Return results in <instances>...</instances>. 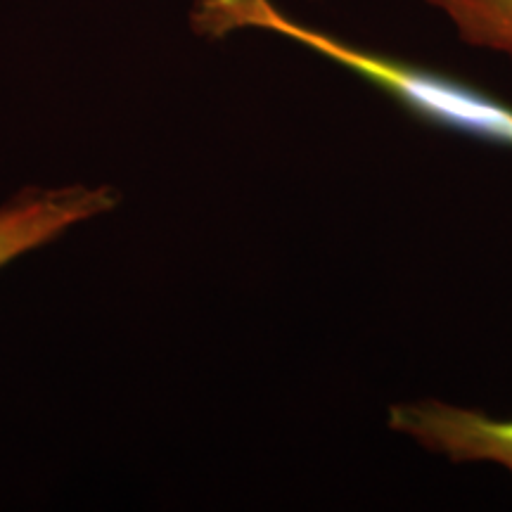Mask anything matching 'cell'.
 Here are the masks:
<instances>
[{
    "label": "cell",
    "instance_id": "1",
    "mask_svg": "<svg viewBox=\"0 0 512 512\" xmlns=\"http://www.w3.org/2000/svg\"><path fill=\"white\" fill-rule=\"evenodd\" d=\"M197 34L221 38L238 29H264L302 43L389 95L415 119L451 133L512 150V105L434 69L351 46L285 15L273 0H200L192 12Z\"/></svg>",
    "mask_w": 512,
    "mask_h": 512
},
{
    "label": "cell",
    "instance_id": "2",
    "mask_svg": "<svg viewBox=\"0 0 512 512\" xmlns=\"http://www.w3.org/2000/svg\"><path fill=\"white\" fill-rule=\"evenodd\" d=\"M389 427L451 463H494L512 475V420L489 418L439 399L396 403Z\"/></svg>",
    "mask_w": 512,
    "mask_h": 512
},
{
    "label": "cell",
    "instance_id": "3",
    "mask_svg": "<svg viewBox=\"0 0 512 512\" xmlns=\"http://www.w3.org/2000/svg\"><path fill=\"white\" fill-rule=\"evenodd\" d=\"M117 192L107 185L83 188L69 185L57 190H24L0 207V266L15 256L55 240L74 223L105 214L117 204Z\"/></svg>",
    "mask_w": 512,
    "mask_h": 512
},
{
    "label": "cell",
    "instance_id": "4",
    "mask_svg": "<svg viewBox=\"0 0 512 512\" xmlns=\"http://www.w3.org/2000/svg\"><path fill=\"white\" fill-rule=\"evenodd\" d=\"M444 12L460 41L512 60V0H425Z\"/></svg>",
    "mask_w": 512,
    "mask_h": 512
}]
</instances>
